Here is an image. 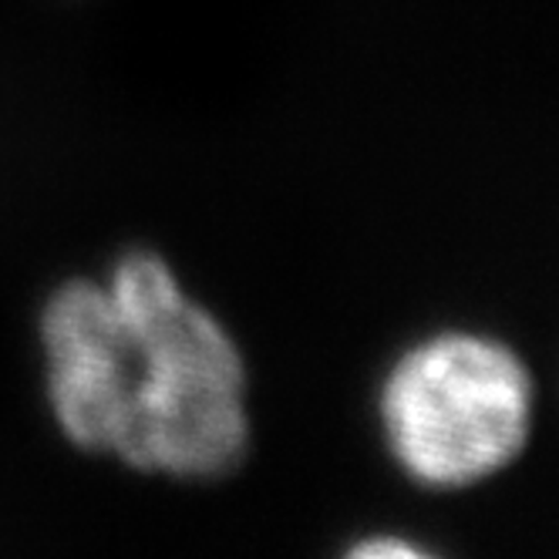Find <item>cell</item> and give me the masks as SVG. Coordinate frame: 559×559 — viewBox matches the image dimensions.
<instances>
[{
  "mask_svg": "<svg viewBox=\"0 0 559 559\" xmlns=\"http://www.w3.org/2000/svg\"><path fill=\"white\" fill-rule=\"evenodd\" d=\"M381 421L397 465L415 483L472 486L526 449L533 378L499 341L442 334L412 347L391 368Z\"/></svg>",
  "mask_w": 559,
  "mask_h": 559,
  "instance_id": "cell-1",
  "label": "cell"
},
{
  "mask_svg": "<svg viewBox=\"0 0 559 559\" xmlns=\"http://www.w3.org/2000/svg\"><path fill=\"white\" fill-rule=\"evenodd\" d=\"M51 412L68 442L111 452L132 397L142 384V354L118 317L108 287L68 280L41 313Z\"/></svg>",
  "mask_w": 559,
  "mask_h": 559,
  "instance_id": "cell-2",
  "label": "cell"
},
{
  "mask_svg": "<svg viewBox=\"0 0 559 559\" xmlns=\"http://www.w3.org/2000/svg\"><path fill=\"white\" fill-rule=\"evenodd\" d=\"M421 549L418 546H408L402 539H378V543H361L354 549V556H368V559H378V556H418Z\"/></svg>",
  "mask_w": 559,
  "mask_h": 559,
  "instance_id": "cell-3",
  "label": "cell"
}]
</instances>
